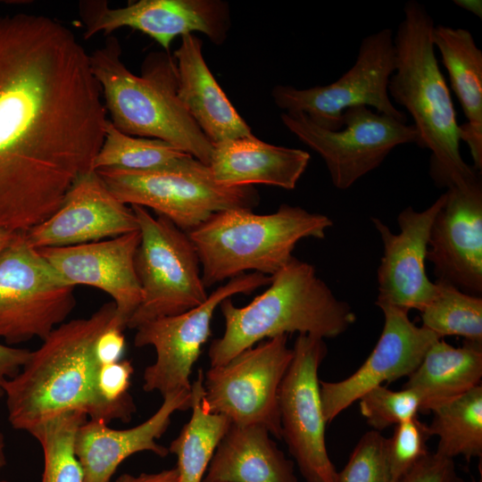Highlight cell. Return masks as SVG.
<instances>
[{
	"label": "cell",
	"instance_id": "39",
	"mask_svg": "<svg viewBox=\"0 0 482 482\" xmlns=\"http://www.w3.org/2000/svg\"><path fill=\"white\" fill-rule=\"evenodd\" d=\"M115 482H179L177 469L164 470L156 473H141L120 475Z\"/></svg>",
	"mask_w": 482,
	"mask_h": 482
},
{
	"label": "cell",
	"instance_id": "42",
	"mask_svg": "<svg viewBox=\"0 0 482 482\" xmlns=\"http://www.w3.org/2000/svg\"><path fill=\"white\" fill-rule=\"evenodd\" d=\"M5 440L4 434L0 432V470L5 466Z\"/></svg>",
	"mask_w": 482,
	"mask_h": 482
},
{
	"label": "cell",
	"instance_id": "15",
	"mask_svg": "<svg viewBox=\"0 0 482 482\" xmlns=\"http://www.w3.org/2000/svg\"><path fill=\"white\" fill-rule=\"evenodd\" d=\"M80 12L85 39L129 27L154 39L166 53L176 37L193 32H201L220 46L230 28L229 7L221 0H140L120 8L94 1L81 4Z\"/></svg>",
	"mask_w": 482,
	"mask_h": 482
},
{
	"label": "cell",
	"instance_id": "9",
	"mask_svg": "<svg viewBox=\"0 0 482 482\" xmlns=\"http://www.w3.org/2000/svg\"><path fill=\"white\" fill-rule=\"evenodd\" d=\"M96 171L120 202L150 208L186 232L215 212L253 210L259 203L253 186L220 184L205 164L192 170L133 171L104 168Z\"/></svg>",
	"mask_w": 482,
	"mask_h": 482
},
{
	"label": "cell",
	"instance_id": "4",
	"mask_svg": "<svg viewBox=\"0 0 482 482\" xmlns=\"http://www.w3.org/2000/svg\"><path fill=\"white\" fill-rule=\"evenodd\" d=\"M115 317V304L106 303L87 318L62 323L30 351L20 371L3 386L14 429L29 432L66 411L86 413L99 366L95 344Z\"/></svg>",
	"mask_w": 482,
	"mask_h": 482
},
{
	"label": "cell",
	"instance_id": "41",
	"mask_svg": "<svg viewBox=\"0 0 482 482\" xmlns=\"http://www.w3.org/2000/svg\"><path fill=\"white\" fill-rule=\"evenodd\" d=\"M16 233L0 230V255L7 247Z\"/></svg>",
	"mask_w": 482,
	"mask_h": 482
},
{
	"label": "cell",
	"instance_id": "1",
	"mask_svg": "<svg viewBox=\"0 0 482 482\" xmlns=\"http://www.w3.org/2000/svg\"><path fill=\"white\" fill-rule=\"evenodd\" d=\"M106 108L89 54L45 15L0 17V230L27 233L91 170Z\"/></svg>",
	"mask_w": 482,
	"mask_h": 482
},
{
	"label": "cell",
	"instance_id": "2",
	"mask_svg": "<svg viewBox=\"0 0 482 482\" xmlns=\"http://www.w3.org/2000/svg\"><path fill=\"white\" fill-rule=\"evenodd\" d=\"M434 21L423 4L409 0L403 7L394 45L395 69L388 83L391 101L411 116L417 145L431 153L429 173L446 188L480 177L460 152L456 112L436 57L432 41Z\"/></svg>",
	"mask_w": 482,
	"mask_h": 482
},
{
	"label": "cell",
	"instance_id": "44",
	"mask_svg": "<svg viewBox=\"0 0 482 482\" xmlns=\"http://www.w3.org/2000/svg\"><path fill=\"white\" fill-rule=\"evenodd\" d=\"M0 482H8V481L0 479Z\"/></svg>",
	"mask_w": 482,
	"mask_h": 482
},
{
	"label": "cell",
	"instance_id": "11",
	"mask_svg": "<svg viewBox=\"0 0 482 482\" xmlns=\"http://www.w3.org/2000/svg\"><path fill=\"white\" fill-rule=\"evenodd\" d=\"M287 335L262 340L204 373L208 411L239 426L260 425L282 439L278 391L293 359Z\"/></svg>",
	"mask_w": 482,
	"mask_h": 482
},
{
	"label": "cell",
	"instance_id": "8",
	"mask_svg": "<svg viewBox=\"0 0 482 482\" xmlns=\"http://www.w3.org/2000/svg\"><path fill=\"white\" fill-rule=\"evenodd\" d=\"M75 287L16 233L0 255V338L44 340L76 306Z\"/></svg>",
	"mask_w": 482,
	"mask_h": 482
},
{
	"label": "cell",
	"instance_id": "7",
	"mask_svg": "<svg viewBox=\"0 0 482 482\" xmlns=\"http://www.w3.org/2000/svg\"><path fill=\"white\" fill-rule=\"evenodd\" d=\"M130 207L140 233L135 266L142 301L127 328L136 329L146 321L196 307L208 295L199 257L187 232L164 216H153L146 208Z\"/></svg>",
	"mask_w": 482,
	"mask_h": 482
},
{
	"label": "cell",
	"instance_id": "20",
	"mask_svg": "<svg viewBox=\"0 0 482 482\" xmlns=\"http://www.w3.org/2000/svg\"><path fill=\"white\" fill-rule=\"evenodd\" d=\"M139 230L97 242L37 249L70 284L98 288L112 298L123 329L142 301L135 257Z\"/></svg>",
	"mask_w": 482,
	"mask_h": 482
},
{
	"label": "cell",
	"instance_id": "3",
	"mask_svg": "<svg viewBox=\"0 0 482 482\" xmlns=\"http://www.w3.org/2000/svg\"><path fill=\"white\" fill-rule=\"evenodd\" d=\"M219 307L225 329L210 345L211 367L222 365L257 343L281 335L297 332L333 338L356 320L351 305L335 296L315 268L294 256L251 303L237 307L227 298Z\"/></svg>",
	"mask_w": 482,
	"mask_h": 482
},
{
	"label": "cell",
	"instance_id": "17",
	"mask_svg": "<svg viewBox=\"0 0 482 482\" xmlns=\"http://www.w3.org/2000/svg\"><path fill=\"white\" fill-rule=\"evenodd\" d=\"M380 309L384 315L383 329L362 365L341 381L320 380L322 411L327 423L373 387L409 377L431 345L441 338L429 329L415 325L406 312L392 306Z\"/></svg>",
	"mask_w": 482,
	"mask_h": 482
},
{
	"label": "cell",
	"instance_id": "24",
	"mask_svg": "<svg viewBox=\"0 0 482 482\" xmlns=\"http://www.w3.org/2000/svg\"><path fill=\"white\" fill-rule=\"evenodd\" d=\"M202 482H297L294 462L260 425L230 424Z\"/></svg>",
	"mask_w": 482,
	"mask_h": 482
},
{
	"label": "cell",
	"instance_id": "31",
	"mask_svg": "<svg viewBox=\"0 0 482 482\" xmlns=\"http://www.w3.org/2000/svg\"><path fill=\"white\" fill-rule=\"evenodd\" d=\"M87 420L80 411L51 418L29 433L40 444L44 454L41 482H83V472L74 452L79 427Z\"/></svg>",
	"mask_w": 482,
	"mask_h": 482
},
{
	"label": "cell",
	"instance_id": "34",
	"mask_svg": "<svg viewBox=\"0 0 482 482\" xmlns=\"http://www.w3.org/2000/svg\"><path fill=\"white\" fill-rule=\"evenodd\" d=\"M387 449L388 438L376 430L366 432L337 471L336 482H392Z\"/></svg>",
	"mask_w": 482,
	"mask_h": 482
},
{
	"label": "cell",
	"instance_id": "16",
	"mask_svg": "<svg viewBox=\"0 0 482 482\" xmlns=\"http://www.w3.org/2000/svg\"><path fill=\"white\" fill-rule=\"evenodd\" d=\"M428 237L426 260L436 280L482 294V183L480 177L445 192Z\"/></svg>",
	"mask_w": 482,
	"mask_h": 482
},
{
	"label": "cell",
	"instance_id": "32",
	"mask_svg": "<svg viewBox=\"0 0 482 482\" xmlns=\"http://www.w3.org/2000/svg\"><path fill=\"white\" fill-rule=\"evenodd\" d=\"M134 368L128 360L99 365L86 410L89 420L106 424L118 420L129 422L136 405L129 388Z\"/></svg>",
	"mask_w": 482,
	"mask_h": 482
},
{
	"label": "cell",
	"instance_id": "6",
	"mask_svg": "<svg viewBox=\"0 0 482 482\" xmlns=\"http://www.w3.org/2000/svg\"><path fill=\"white\" fill-rule=\"evenodd\" d=\"M332 225L324 214L282 204L269 214L250 209L220 211L187 234L209 287L247 271L274 275L293 257L300 240L324 238Z\"/></svg>",
	"mask_w": 482,
	"mask_h": 482
},
{
	"label": "cell",
	"instance_id": "30",
	"mask_svg": "<svg viewBox=\"0 0 482 482\" xmlns=\"http://www.w3.org/2000/svg\"><path fill=\"white\" fill-rule=\"evenodd\" d=\"M436 293L420 311L422 327L443 338L458 336L482 345V298L436 280Z\"/></svg>",
	"mask_w": 482,
	"mask_h": 482
},
{
	"label": "cell",
	"instance_id": "22",
	"mask_svg": "<svg viewBox=\"0 0 482 482\" xmlns=\"http://www.w3.org/2000/svg\"><path fill=\"white\" fill-rule=\"evenodd\" d=\"M202 46L187 34L174 53L180 102L212 145L253 135L211 72Z\"/></svg>",
	"mask_w": 482,
	"mask_h": 482
},
{
	"label": "cell",
	"instance_id": "23",
	"mask_svg": "<svg viewBox=\"0 0 482 482\" xmlns=\"http://www.w3.org/2000/svg\"><path fill=\"white\" fill-rule=\"evenodd\" d=\"M310 159L303 150L268 144L252 135L214 144L209 168L215 181L225 186L263 184L292 190Z\"/></svg>",
	"mask_w": 482,
	"mask_h": 482
},
{
	"label": "cell",
	"instance_id": "13",
	"mask_svg": "<svg viewBox=\"0 0 482 482\" xmlns=\"http://www.w3.org/2000/svg\"><path fill=\"white\" fill-rule=\"evenodd\" d=\"M271 276L249 272L232 278L216 288L200 305L185 312L158 318L138 326L137 347L155 349V362L144 371L143 389L162 397L179 390H190V375L202 346L212 334L211 322L220 303L237 294L248 295L267 286Z\"/></svg>",
	"mask_w": 482,
	"mask_h": 482
},
{
	"label": "cell",
	"instance_id": "38",
	"mask_svg": "<svg viewBox=\"0 0 482 482\" xmlns=\"http://www.w3.org/2000/svg\"><path fill=\"white\" fill-rule=\"evenodd\" d=\"M30 351L0 343V398L4 396L5 380L13 378L27 362Z\"/></svg>",
	"mask_w": 482,
	"mask_h": 482
},
{
	"label": "cell",
	"instance_id": "12",
	"mask_svg": "<svg viewBox=\"0 0 482 482\" xmlns=\"http://www.w3.org/2000/svg\"><path fill=\"white\" fill-rule=\"evenodd\" d=\"M285 127L324 161L332 184L340 190L377 169L396 146L418 143L412 124L367 106L346 109L343 127L331 131L319 127L302 112H282Z\"/></svg>",
	"mask_w": 482,
	"mask_h": 482
},
{
	"label": "cell",
	"instance_id": "28",
	"mask_svg": "<svg viewBox=\"0 0 482 482\" xmlns=\"http://www.w3.org/2000/svg\"><path fill=\"white\" fill-rule=\"evenodd\" d=\"M204 163L159 139L127 135L107 120L104 138L91 170L114 168L133 171L192 170Z\"/></svg>",
	"mask_w": 482,
	"mask_h": 482
},
{
	"label": "cell",
	"instance_id": "10",
	"mask_svg": "<svg viewBox=\"0 0 482 482\" xmlns=\"http://www.w3.org/2000/svg\"><path fill=\"white\" fill-rule=\"evenodd\" d=\"M395 69L394 35L390 29H383L362 39L353 65L336 81L309 88L278 85L271 96L284 112H302L331 131L343 127L344 112L354 106L372 107L406 122V114L395 106L388 94Z\"/></svg>",
	"mask_w": 482,
	"mask_h": 482
},
{
	"label": "cell",
	"instance_id": "14",
	"mask_svg": "<svg viewBox=\"0 0 482 482\" xmlns=\"http://www.w3.org/2000/svg\"><path fill=\"white\" fill-rule=\"evenodd\" d=\"M278 391L282 439L306 482H336L326 446L319 368L327 355L321 337L298 335Z\"/></svg>",
	"mask_w": 482,
	"mask_h": 482
},
{
	"label": "cell",
	"instance_id": "37",
	"mask_svg": "<svg viewBox=\"0 0 482 482\" xmlns=\"http://www.w3.org/2000/svg\"><path fill=\"white\" fill-rule=\"evenodd\" d=\"M123 331L124 329L115 317L111 324L98 336L94 348L98 365L112 363L121 360L126 345Z\"/></svg>",
	"mask_w": 482,
	"mask_h": 482
},
{
	"label": "cell",
	"instance_id": "36",
	"mask_svg": "<svg viewBox=\"0 0 482 482\" xmlns=\"http://www.w3.org/2000/svg\"><path fill=\"white\" fill-rule=\"evenodd\" d=\"M456 477L453 459L428 452L399 482H453Z\"/></svg>",
	"mask_w": 482,
	"mask_h": 482
},
{
	"label": "cell",
	"instance_id": "33",
	"mask_svg": "<svg viewBox=\"0 0 482 482\" xmlns=\"http://www.w3.org/2000/svg\"><path fill=\"white\" fill-rule=\"evenodd\" d=\"M358 401L362 415L378 432L417 417L420 407L412 390L394 391L383 385L369 390Z\"/></svg>",
	"mask_w": 482,
	"mask_h": 482
},
{
	"label": "cell",
	"instance_id": "40",
	"mask_svg": "<svg viewBox=\"0 0 482 482\" xmlns=\"http://www.w3.org/2000/svg\"><path fill=\"white\" fill-rule=\"evenodd\" d=\"M454 3L469 12H473L475 15L481 18V1L478 0H455Z\"/></svg>",
	"mask_w": 482,
	"mask_h": 482
},
{
	"label": "cell",
	"instance_id": "18",
	"mask_svg": "<svg viewBox=\"0 0 482 482\" xmlns=\"http://www.w3.org/2000/svg\"><path fill=\"white\" fill-rule=\"evenodd\" d=\"M445 200L444 193L424 211L404 208L397 216L396 234L379 219L371 218L383 243V255L377 270L378 307L420 312L434 297L436 283L427 276L425 261L430 229Z\"/></svg>",
	"mask_w": 482,
	"mask_h": 482
},
{
	"label": "cell",
	"instance_id": "19",
	"mask_svg": "<svg viewBox=\"0 0 482 482\" xmlns=\"http://www.w3.org/2000/svg\"><path fill=\"white\" fill-rule=\"evenodd\" d=\"M137 229L132 208L110 191L96 170H90L75 181L60 208L25 236L40 249L97 242Z\"/></svg>",
	"mask_w": 482,
	"mask_h": 482
},
{
	"label": "cell",
	"instance_id": "25",
	"mask_svg": "<svg viewBox=\"0 0 482 482\" xmlns=\"http://www.w3.org/2000/svg\"><path fill=\"white\" fill-rule=\"evenodd\" d=\"M432 41L448 72L451 87L457 96L466 122L459 125L473 160V168L482 170V51L471 32L462 28L435 25Z\"/></svg>",
	"mask_w": 482,
	"mask_h": 482
},
{
	"label": "cell",
	"instance_id": "35",
	"mask_svg": "<svg viewBox=\"0 0 482 482\" xmlns=\"http://www.w3.org/2000/svg\"><path fill=\"white\" fill-rule=\"evenodd\" d=\"M430 436L428 425L417 417L395 426L394 434L388 438L387 449L392 482H399L428 453L426 443Z\"/></svg>",
	"mask_w": 482,
	"mask_h": 482
},
{
	"label": "cell",
	"instance_id": "26",
	"mask_svg": "<svg viewBox=\"0 0 482 482\" xmlns=\"http://www.w3.org/2000/svg\"><path fill=\"white\" fill-rule=\"evenodd\" d=\"M481 378L482 345L465 341L463 346L454 347L440 338L408 377L403 388L418 395L420 411L426 414L480 385Z\"/></svg>",
	"mask_w": 482,
	"mask_h": 482
},
{
	"label": "cell",
	"instance_id": "5",
	"mask_svg": "<svg viewBox=\"0 0 482 482\" xmlns=\"http://www.w3.org/2000/svg\"><path fill=\"white\" fill-rule=\"evenodd\" d=\"M91 69L113 126L133 137L162 140L209 167L213 145L178 96L177 67L170 53H152L141 76L120 59L112 37L89 54Z\"/></svg>",
	"mask_w": 482,
	"mask_h": 482
},
{
	"label": "cell",
	"instance_id": "29",
	"mask_svg": "<svg viewBox=\"0 0 482 482\" xmlns=\"http://www.w3.org/2000/svg\"><path fill=\"white\" fill-rule=\"evenodd\" d=\"M430 436L438 437L436 453L467 461L482 455V386L442 403L431 411Z\"/></svg>",
	"mask_w": 482,
	"mask_h": 482
},
{
	"label": "cell",
	"instance_id": "21",
	"mask_svg": "<svg viewBox=\"0 0 482 482\" xmlns=\"http://www.w3.org/2000/svg\"><path fill=\"white\" fill-rule=\"evenodd\" d=\"M191 389L163 396L159 409L143 423L127 429H113L97 420H86L75 435L74 452L83 472V482H111L118 467L129 456L152 452L160 457L168 448L156 441L170 426L177 411L190 409Z\"/></svg>",
	"mask_w": 482,
	"mask_h": 482
},
{
	"label": "cell",
	"instance_id": "27",
	"mask_svg": "<svg viewBox=\"0 0 482 482\" xmlns=\"http://www.w3.org/2000/svg\"><path fill=\"white\" fill-rule=\"evenodd\" d=\"M203 380L204 371L200 369L191 384L190 420L168 448L177 457L179 482L203 481L213 453L231 424L224 415L212 413L204 407Z\"/></svg>",
	"mask_w": 482,
	"mask_h": 482
},
{
	"label": "cell",
	"instance_id": "43",
	"mask_svg": "<svg viewBox=\"0 0 482 482\" xmlns=\"http://www.w3.org/2000/svg\"><path fill=\"white\" fill-rule=\"evenodd\" d=\"M453 482H467V481H464L463 479L456 477ZM470 482H477V481L473 479L472 481H470Z\"/></svg>",
	"mask_w": 482,
	"mask_h": 482
}]
</instances>
